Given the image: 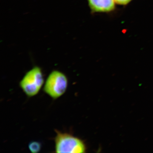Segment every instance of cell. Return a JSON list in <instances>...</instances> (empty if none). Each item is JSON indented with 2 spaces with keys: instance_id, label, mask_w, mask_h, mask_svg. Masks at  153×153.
Here are the masks:
<instances>
[{
  "instance_id": "cell-3",
  "label": "cell",
  "mask_w": 153,
  "mask_h": 153,
  "mask_svg": "<svg viewBox=\"0 0 153 153\" xmlns=\"http://www.w3.org/2000/svg\"><path fill=\"white\" fill-rule=\"evenodd\" d=\"M68 79L63 72L54 70L49 74L45 82L44 92L54 99L59 98L66 92Z\"/></svg>"
},
{
  "instance_id": "cell-4",
  "label": "cell",
  "mask_w": 153,
  "mask_h": 153,
  "mask_svg": "<svg viewBox=\"0 0 153 153\" xmlns=\"http://www.w3.org/2000/svg\"><path fill=\"white\" fill-rule=\"evenodd\" d=\"M91 10L95 13H108L115 8L114 0H88Z\"/></svg>"
},
{
  "instance_id": "cell-6",
  "label": "cell",
  "mask_w": 153,
  "mask_h": 153,
  "mask_svg": "<svg viewBox=\"0 0 153 153\" xmlns=\"http://www.w3.org/2000/svg\"><path fill=\"white\" fill-rule=\"evenodd\" d=\"M116 3L120 5H126L130 3L132 0H114Z\"/></svg>"
},
{
  "instance_id": "cell-1",
  "label": "cell",
  "mask_w": 153,
  "mask_h": 153,
  "mask_svg": "<svg viewBox=\"0 0 153 153\" xmlns=\"http://www.w3.org/2000/svg\"><path fill=\"white\" fill-rule=\"evenodd\" d=\"M55 152L56 153H85L86 145L82 140L71 134L55 130Z\"/></svg>"
},
{
  "instance_id": "cell-5",
  "label": "cell",
  "mask_w": 153,
  "mask_h": 153,
  "mask_svg": "<svg viewBox=\"0 0 153 153\" xmlns=\"http://www.w3.org/2000/svg\"><path fill=\"white\" fill-rule=\"evenodd\" d=\"M29 150L32 153L39 152L41 150V145L40 143L37 141L31 142L28 146Z\"/></svg>"
},
{
  "instance_id": "cell-2",
  "label": "cell",
  "mask_w": 153,
  "mask_h": 153,
  "mask_svg": "<svg viewBox=\"0 0 153 153\" xmlns=\"http://www.w3.org/2000/svg\"><path fill=\"white\" fill-rule=\"evenodd\" d=\"M44 83L42 70L38 66H35L26 73L19 85L26 95L32 97L39 93Z\"/></svg>"
}]
</instances>
